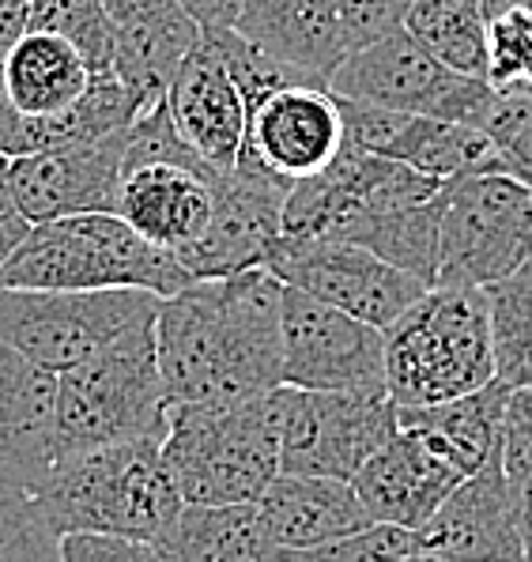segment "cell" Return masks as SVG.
Returning <instances> with one entry per match:
<instances>
[{"label":"cell","instance_id":"13","mask_svg":"<svg viewBox=\"0 0 532 562\" xmlns=\"http://www.w3.org/2000/svg\"><path fill=\"white\" fill-rule=\"evenodd\" d=\"M291 181L250 162H235L216 186V207L208 227L185 249L178 261L193 280H216L246 268H261L272 241L283 235V201Z\"/></svg>","mask_w":532,"mask_h":562},{"label":"cell","instance_id":"3","mask_svg":"<svg viewBox=\"0 0 532 562\" xmlns=\"http://www.w3.org/2000/svg\"><path fill=\"white\" fill-rule=\"evenodd\" d=\"M193 283L170 249L136 235L117 212H80L31 223L0 265V288H144L159 299Z\"/></svg>","mask_w":532,"mask_h":562},{"label":"cell","instance_id":"33","mask_svg":"<svg viewBox=\"0 0 532 562\" xmlns=\"http://www.w3.org/2000/svg\"><path fill=\"white\" fill-rule=\"evenodd\" d=\"M416 0H337L340 27H344L348 49L366 46L389 31H400Z\"/></svg>","mask_w":532,"mask_h":562},{"label":"cell","instance_id":"20","mask_svg":"<svg viewBox=\"0 0 532 562\" xmlns=\"http://www.w3.org/2000/svg\"><path fill=\"white\" fill-rule=\"evenodd\" d=\"M461 480L465 472L450 457L439 453L419 430L400 427L351 475V487L363 498L371 521L419 529Z\"/></svg>","mask_w":532,"mask_h":562},{"label":"cell","instance_id":"37","mask_svg":"<svg viewBox=\"0 0 532 562\" xmlns=\"http://www.w3.org/2000/svg\"><path fill=\"white\" fill-rule=\"evenodd\" d=\"M0 151L12 159V155H23V114L12 106L4 91V72H0Z\"/></svg>","mask_w":532,"mask_h":562},{"label":"cell","instance_id":"29","mask_svg":"<svg viewBox=\"0 0 532 562\" xmlns=\"http://www.w3.org/2000/svg\"><path fill=\"white\" fill-rule=\"evenodd\" d=\"M27 27L57 31L80 49L91 72H114V31L102 0H31Z\"/></svg>","mask_w":532,"mask_h":562},{"label":"cell","instance_id":"27","mask_svg":"<svg viewBox=\"0 0 532 562\" xmlns=\"http://www.w3.org/2000/svg\"><path fill=\"white\" fill-rule=\"evenodd\" d=\"M405 27L450 68L487 76L484 0H416Z\"/></svg>","mask_w":532,"mask_h":562},{"label":"cell","instance_id":"16","mask_svg":"<svg viewBox=\"0 0 532 562\" xmlns=\"http://www.w3.org/2000/svg\"><path fill=\"white\" fill-rule=\"evenodd\" d=\"M57 464V370L0 344V483L38 495Z\"/></svg>","mask_w":532,"mask_h":562},{"label":"cell","instance_id":"35","mask_svg":"<svg viewBox=\"0 0 532 562\" xmlns=\"http://www.w3.org/2000/svg\"><path fill=\"white\" fill-rule=\"evenodd\" d=\"M31 220L23 215L20 201L12 193V159L0 151V265L12 257V249L27 238Z\"/></svg>","mask_w":532,"mask_h":562},{"label":"cell","instance_id":"4","mask_svg":"<svg viewBox=\"0 0 532 562\" xmlns=\"http://www.w3.org/2000/svg\"><path fill=\"white\" fill-rule=\"evenodd\" d=\"M162 457L185 503H257L280 472V385L230 404H167Z\"/></svg>","mask_w":532,"mask_h":562},{"label":"cell","instance_id":"24","mask_svg":"<svg viewBox=\"0 0 532 562\" xmlns=\"http://www.w3.org/2000/svg\"><path fill=\"white\" fill-rule=\"evenodd\" d=\"M510 389L491 378L487 385L461 393L453 401L416 404L400 408V427H411L427 438L439 453L450 457L465 475H476L491 464H502V435H506V401Z\"/></svg>","mask_w":532,"mask_h":562},{"label":"cell","instance_id":"23","mask_svg":"<svg viewBox=\"0 0 532 562\" xmlns=\"http://www.w3.org/2000/svg\"><path fill=\"white\" fill-rule=\"evenodd\" d=\"M235 31L317 83H329L348 54L337 0H242Z\"/></svg>","mask_w":532,"mask_h":562},{"label":"cell","instance_id":"32","mask_svg":"<svg viewBox=\"0 0 532 562\" xmlns=\"http://www.w3.org/2000/svg\"><path fill=\"white\" fill-rule=\"evenodd\" d=\"M310 559H359V562H371V559H389V562H405V559H423L419 551V532L405 529V525H389V521H371L366 529L344 536V540H332L325 548H317Z\"/></svg>","mask_w":532,"mask_h":562},{"label":"cell","instance_id":"11","mask_svg":"<svg viewBox=\"0 0 532 562\" xmlns=\"http://www.w3.org/2000/svg\"><path fill=\"white\" fill-rule=\"evenodd\" d=\"M264 268L291 288H303L306 295L348 310L377 328H389L431 288L416 272L377 257L374 249L337 238L280 235L264 257Z\"/></svg>","mask_w":532,"mask_h":562},{"label":"cell","instance_id":"15","mask_svg":"<svg viewBox=\"0 0 532 562\" xmlns=\"http://www.w3.org/2000/svg\"><path fill=\"white\" fill-rule=\"evenodd\" d=\"M128 128L80 144L12 155V193L31 223L80 212H114Z\"/></svg>","mask_w":532,"mask_h":562},{"label":"cell","instance_id":"31","mask_svg":"<svg viewBox=\"0 0 532 562\" xmlns=\"http://www.w3.org/2000/svg\"><path fill=\"white\" fill-rule=\"evenodd\" d=\"M487 83L532 94V8L487 20Z\"/></svg>","mask_w":532,"mask_h":562},{"label":"cell","instance_id":"39","mask_svg":"<svg viewBox=\"0 0 532 562\" xmlns=\"http://www.w3.org/2000/svg\"><path fill=\"white\" fill-rule=\"evenodd\" d=\"M513 498H518V525H521V543H525V559L532 562V483L513 491Z\"/></svg>","mask_w":532,"mask_h":562},{"label":"cell","instance_id":"21","mask_svg":"<svg viewBox=\"0 0 532 562\" xmlns=\"http://www.w3.org/2000/svg\"><path fill=\"white\" fill-rule=\"evenodd\" d=\"M114 31V72L144 106H156L178 65L201 42V23L182 0H102Z\"/></svg>","mask_w":532,"mask_h":562},{"label":"cell","instance_id":"22","mask_svg":"<svg viewBox=\"0 0 532 562\" xmlns=\"http://www.w3.org/2000/svg\"><path fill=\"white\" fill-rule=\"evenodd\" d=\"M257 509L280 559H310L325 543L371 525V514L351 480L337 475L276 472L257 498Z\"/></svg>","mask_w":532,"mask_h":562},{"label":"cell","instance_id":"36","mask_svg":"<svg viewBox=\"0 0 532 562\" xmlns=\"http://www.w3.org/2000/svg\"><path fill=\"white\" fill-rule=\"evenodd\" d=\"M182 4L201 23V34L230 31L238 23V12H242V0H182Z\"/></svg>","mask_w":532,"mask_h":562},{"label":"cell","instance_id":"12","mask_svg":"<svg viewBox=\"0 0 532 562\" xmlns=\"http://www.w3.org/2000/svg\"><path fill=\"white\" fill-rule=\"evenodd\" d=\"M283 385L385 393V328L283 283Z\"/></svg>","mask_w":532,"mask_h":562},{"label":"cell","instance_id":"7","mask_svg":"<svg viewBox=\"0 0 532 562\" xmlns=\"http://www.w3.org/2000/svg\"><path fill=\"white\" fill-rule=\"evenodd\" d=\"M532 261V186L506 170L445 181L434 283L487 288Z\"/></svg>","mask_w":532,"mask_h":562},{"label":"cell","instance_id":"9","mask_svg":"<svg viewBox=\"0 0 532 562\" xmlns=\"http://www.w3.org/2000/svg\"><path fill=\"white\" fill-rule=\"evenodd\" d=\"M329 91L340 99L374 102V106L405 110V114L465 121V125H476L487 102L495 99L487 76L450 68L408 27L348 49L344 60L332 68Z\"/></svg>","mask_w":532,"mask_h":562},{"label":"cell","instance_id":"26","mask_svg":"<svg viewBox=\"0 0 532 562\" xmlns=\"http://www.w3.org/2000/svg\"><path fill=\"white\" fill-rule=\"evenodd\" d=\"M162 562H269L280 559L257 503H185L159 536Z\"/></svg>","mask_w":532,"mask_h":562},{"label":"cell","instance_id":"5","mask_svg":"<svg viewBox=\"0 0 532 562\" xmlns=\"http://www.w3.org/2000/svg\"><path fill=\"white\" fill-rule=\"evenodd\" d=\"M495 378L484 288L434 283L385 328V393L400 408L453 401Z\"/></svg>","mask_w":532,"mask_h":562},{"label":"cell","instance_id":"34","mask_svg":"<svg viewBox=\"0 0 532 562\" xmlns=\"http://www.w3.org/2000/svg\"><path fill=\"white\" fill-rule=\"evenodd\" d=\"M61 559L65 562H162L156 543L128 540L117 532H65L61 536Z\"/></svg>","mask_w":532,"mask_h":562},{"label":"cell","instance_id":"6","mask_svg":"<svg viewBox=\"0 0 532 562\" xmlns=\"http://www.w3.org/2000/svg\"><path fill=\"white\" fill-rule=\"evenodd\" d=\"M167 404L156 356V322H144L57 374L61 457L162 435Z\"/></svg>","mask_w":532,"mask_h":562},{"label":"cell","instance_id":"28","mask_svg":"<svg viewBox=\"0 0 532 562\" xmlns=\"http://www.w3.org/2000/svg\"><path fill=\"white\" fill-rule=\"evenodd\" d=\"M495 378L513 389H532V261L487 283Z\"/></svg>","mask_w":532,"mask_h":562},{"label":"cell","instance_id":"8","mask_svg":"<svg viewBox=\"0 0 532 562\" xmlns=\"http://www.w3.org/2000/svg\"><path fill=\"white\" fill-rule=\"evenodd\" d=\"M159 295L144 288H0V344L49 370H68L128 328L156 322Z\"/></svg>","mask_w":532,"mask_h":562},{"label":"cell","instance_id":"10","mask_svg":"<svg viewBox=\"0 0 532 562\" xmlns=\"http://www.w3.org/2000/svg\"><path fill=\"white\" fill-rule=\"evenodd\" d=\"M400 430L389 393L280 385V472L351 480Z\"/></svg>","mask_w":532,"mask_h":562},{"label":"cell","instance_id":"18","mask_svg":"<svg viewBox=\"0 0 532 562\" xmlns=\"http://www.w3.org/2000/svg\"><path fill=\"white\" fill-rule=\"evenodd\" d=\"M162 99H167L178 136L189 148L219 170L235 167L242 155L246 125H250V102L238 88L216 38L201 34V42L178 65Z\"/></svg>","mask_w":532,"mask_h":562},{"label":"cell","instance_id":"14","mask_svg":"<svg viewBox=\"0 0 532 562\" xmlns=\"http://www.w3.org/2000/svg\"><path fill=\"white\" fill-rule=\"evenodd\" d=\"M344 148V114L329 83H283L250 110L238 162L283 181L310 178Z\"/></svg>","mask_w":532,"mask_h":562},{"label":"cell","instance_id":"2","mask_svg":"<svg viewBox=\"0 0 532 562\" xmlns=\"http://www.w3.org/2000/svg\"><path fill=\"white\" fill-rule=\"evenodd\" d=\"M38 503L57 536L94 529L159 543L185 498L162 457V435H144L61 457Z\"/></svg>","mask_w":532,"mask_h":562},{"label":"cell","instance_id":"25","mask_svg":"<svg viewBox=\"0 0 532 562\" xmlns=\"http://www.w3.org/2000/svg\"><path fill=\"white\" fill-rule=\"evenodd\" d=\"M4 91L23 117H54L91 88V68L80 49L57 31L27 27L4 54Z\"/></svg>","mask_w":532,"mask_h":562},{"label":"cell","instance_id":"19","mask_svg":"<svg viewBox=\"0 0 532 562\" xmlns=\"http://www.w3.org/2000/svg\"><path fill=\"white\" fill-rule=\"evenodd\" d=\"M416 532L423 559H525L518 498L506 483L502 464L465 475Z\"/></svg>","mask_w":532,"mask_h":562},{"label":"cell","instance_id":"38","mask_svg":"<svg viewBox=\"0 0 532 562\" xmlns=\"http://www.w3.org/2000/svg\"><path fill=\"white\" fill-rule=\"evenodd\" d=\"M27 15H31V0H0V65L4 54L15 46L23 31H27Z\"/></svg>","mask_w":532,"mask_h":562},{"label":"cell","instance_id":"17","mask_svg":"<svg viewBox=\"0 0 532 562\" xmlns=\"http://www.w3.org/2000/svg\"><path fill=\"white\" fill-rule=\"evenodd\" d=\"M227 170L204 159H148L122 170L114 212L159 249H185L216 207V186Z\"/></svg>","mask_w":532,"mask_h":562},{"label":"cell","instance_id":"30","mask_svg":"<svg viewBox=\"0 0 532 562\" xmlns=\"http://www.w3.org/2000/svg\"><path fill=\"white\" fill-rule=\"evenodd\" d=\"M61 559V536L49 525L38 495L0 483V562Z\"/></svg>","mask_w":532,"mask_h":562},{"label":"cell","instance_id":"1","mask_svg":"<svg viewBox=\"0 0 532 562\" xmlns=\"http://www.w3.org/2000/svg\"><path fill=\"white\" fill-rule=\"evenodd\" d=\"M156 356L170 404L272 393L283 385V280L261 265L159 299Z\"/></svg>","mask_w":532,"mask_h":562}]
</instances>
